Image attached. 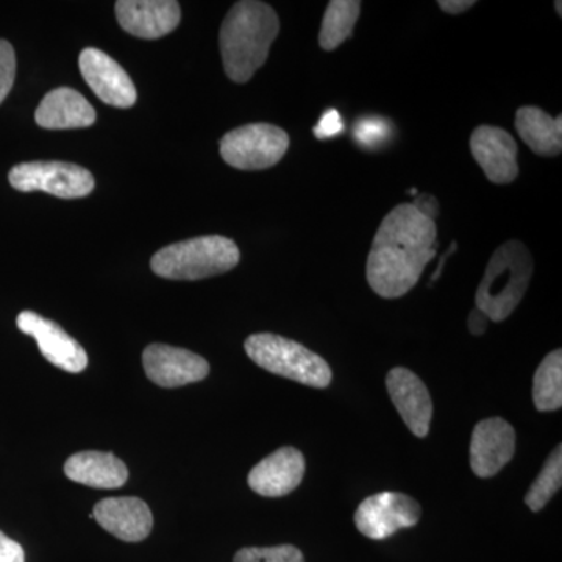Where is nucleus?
Segmentation results:
<instances>
[{"label": "nucleus", "instance_id": "nucleus-23", "mask_svg": "<svg viewBox=\"0 0 562 562\" xmlns=\"http://www.w3.org/2000/svg\"><path fill=\"white\" fill-rule=\"evenodd\" d=\"M562 484V449L558 446L543 464L538 479L531 484L530 491L525 495V503L531 512L538 513L546 508L553 495L561 490Z\"/></svg>", "mask_w": 562, "mask_h": 562}, {"label": "nucleus", "instance_id": "nucleus-1", "mask_svg": "<svg viewBox=\"0 0 562 562\" xmlns=\"http://www.w3.org/2000/svg\"><path fill=\"white\" fill-rule=\"evenodd\" d=\"M435 221L414 209L395 206L380 224L369 251L366 279L375 294L398 299L408 294L436 255Z\"/></svg>", "mask_w": 562, "mask_h": 562}, {"label": "nucleus", "instance_id": "nucleus-30", "mask_svg": "<svg viewBox=\"0 0 562 562\" xmlns=\"http://www.w3.org/2000/svg\"><path fill=\"white\" fill-rule=\"evenodd\" d=\"M487 324H490V317L486 314L480 312L479 308L472 310L469 314L468 327L473 336H482L486 331Z\"/></svg>", "mask_w": 562, "mask_h": 562}, {"label": "nucleus", "instance_id": "nucleus-24", "mask_svg": "<svg viewBox=\"0 0 562 562\" xmlns=\"http://www.w3.org/2000/svg\"><path fill=\"white\" fill-rule=\"evenodd\" d=\"M233 562H305L303 554L294 546L249 547L241 549Z\"/></svg>", "mask_w": 562, "mask_h": 562}, {"label": "nucleus", "instance_id": "nucleus-21", "mask_svg": "<svg viewBox=\"0 0 562 562\" xmlns=\"http://www.w3.org/2000/svg\"><path fill=\"white\" fill-rule=\"evenodd\" d=\"M361 2L355 0H333L322 20L319 44L324 50H335L353 33L360 18Z\"/></svg>", "mask_w": 562, "mask_h": 562}, {"label": "nucleus", "instance_id": "nucleus-3", "mask_svg": "<svg viewBox=\"0 0 562 562\" xmlns=\"http://www.w3.org/2000/svg\"><path fill=\"white\" fill-rule=\"evenodd\" d=\"M535 262L524 243L502 244L492 254L482 283L476 291V308L490 321L502 322L512 316L530 286Z\"/></svg>", "mask_w": 562, "mask_h": 562}, {"label": "nucleus", "instance_id": "nucleus-27", "mask_svg": "<svg viewBox=\"0 0 562 562\" xmlns=\"http://www.w3.org/2000/svg\"><path fill=\"white\" fill-rule=\"evenodd\" d=\"M344 131L341 114L336 110H328L322 114L319 124L314 127V135L319 139L331 138Z\"/></svg>", "mask_w": 562, "mask_h": 562}, {"label": "nucleus", "instance_id": "nucleus-22", "mask_svg": "<svg viewBox=\"0 0 562 562\" xmlns=\"http://www.w3.org/2000/svg\"><path fill=\"white\" fill-rule=\"evenodd\" d=\"M532 401L541 413L558 412L562 406V351H552L543 358L535 373Z\"/></svg>", "mask_w": 562, "mask_h": 562}, {"label": "nucleus", "instance_id": "nucleus-28", "mask_svg": "<svg viewBox=\"0 0 562 562\" xmlns=\"http://www.w3.org/2000/svg\"><path fill=\"white\" fill-rule=\"evenodd\" d=\"M0 562H25L24 549L0 531Z\"/></svg>", "mask_w": 562, "mask_h": 562}, {"label": "nucleus", "instance_id": "nucleus-19", "mask_svg": "<svg viewBox=\"0 0 562 562\" xmlns=\"http://www.w3.org/2000/svg\"><path fill=\"white\" fill-rule=\"evenodd\" d=\"M65 475L95 490H116L127 483L128 469L113 453L80 452L66 461Z\"/></svg>", "mask_w": 562, "mask_h": 562}, {"label": "nucleus", "instance_id": "nucleus-6", "mask_svg": "<svg viewBox=\"0 0 562 562\" xmlns=\"http://www.w3.org/2000/svg\"><path fill=\"white\" fill-rule=\"evenodd\" d=\"M290 149V136L277 125L258 122L225 133L221 157L239 171H262L281 161Z\"/></svg>", "mask_w": 562, "mask_h": 562}, {"label": "nucleus", "instance_id": "nucleus-18", "mask_svg": "<svg viewBox=\"0 0 562 562\" xmlns=\"http://www.w3.org/2000/svg\"><path fill=\"white\" fill-rule=\"evenodd\" d=\"M35 121L47 131L91 127L95 111L91 103L72 88H57L47 92L36 109Z\"/></svg>", "mask_w": 562, "mask_h": 562}, {"label": "nucleus", "instance_id": "nucleus-16", "mask_svg": "<svg viewBox=\"0 0 562 562\" xmlns=\"http://www.w3.org/2000/svg\"><path fill=\"white\" fill-rule=\"evenodd\" d=\"M91 517L103 530L125 542L144 541L154 527L149 505L138 497L103 498Z\"/></svg>", "mask_w": 562, "mask_h": 562}, {"label": "nucleus", "instance_id": "nucleus-10", "mask_svg": "<svg viewBox=\"0 0 562 562\" xmlns=\"http://www.w3.org/2000/svg\"><path fill=\"white\" fill-rule=\"evenodd\" d=\"M81 76L88 87L103 103L116 109H131L135 105L136 88L120 63L105 52L87 47L79 57Z\"/></svg>", "mask_w": 562, "mask_h": 562}, {"label": "nucleus", "instance_id": "nucleus-8", "mask_svg": "<svg viewBox=\"0 0 562 562\" xmlns=\"http://www.w3.org/2000/svg\"><path fill=\"white\" fill-rule=\"evenodd\" d=\"M419 503L401 492H380L366 498L355 513L358 531L373 541L390 538L402 528L419 524Z\"/></svg>", "mask_w": 562, "mask_h": 562}, {"label": "nucleus", "instance_id": "nucleus-5", "mask_svg": "<svg viewBox=\"0 0 562 562\" xmlns=\"http://www.w3.org/2000/svg\"><path fill=\"white\" fill-rule=\"evenodd\" d=\"M255 364L265 371L290 379L305 386L324 390L330 386L333 372L328 362L302 344L272 333H257L244 342Z\"/></svg>", "mask_w": 562, "mask_h": 562}, {"label": "nucleus", "instance_id": "nucleus-4", "mask_svg": "<svg viewBox=\"0 0 562 562\" xmlns=\"http://www.w3.org/2000/svg\"><path fill=\"white\" fill-rule=\"evenodd\" d=\"M241 251L232 239L210 235L171 244L151 257V271L169 280H202L232 271Z\"/></svg>", "mask_w": 562, "mask_h": 562}, {"label": "nucleus", "instance_id": "nucleus-20", "mask_svg": "<svg viewBox=\"0 0 562 562\" xmlns=\"http://www.w3.org/2000/svg\"><path fill=\"white\" fill-rule=\"evenodd\" d=\"M516 131L539 157H557L562 150V117H552L538 106H522L516 113Z\"/></svg>", "mask_w": 562, "mask_h": 562}, {"label": "nucleus", "instance_id": "nucleus-2", "mask_svg": "<svg viewBox=\"0 0 562 562\" xmlns=\"http://www.w3.org/2000/svg\"><path fill=\"white\" fill-rule=\"evenodd\" d=\"M280 32L276 10L265 2H236L222 22L220 46L228 79L247 83L265 65Z\"/></svg>", "mask_w": 562, "mask_h": 562}, {"label": "nucleus", "instance_id": "nucleus-25", "mask_svg": "<svg viewBox=\"0 0 562 562\" xmlns=\"http://www.w3.org/2000/svg\"><path fill=\"white\" fill-rule=\"evenodd\" d=\"M390 135V125L380 117H368L355 125V138L361 146H380Z\"/></svg>", "mask_w": 562, "mask_h": 562}, {"label": "nucleus", "instance_id": "nucleus-17", "mask_svg": "<svg viewBox=\"0 0 562 562\" xmlns=\"http://www.w3.org/2000/svg\"><path fill=\"white\" fill-rule=\"evenodd\" d=\"M305 475V458L294 447H281L249 473L250 490L261 497H284L297 490Z\"/></svg>", "mask_w": 562, "mask_h": 562}, {"label": "nucleus", "instance_id": "nucleus-26", "mask_svg": "<svg viewBox=\"0 0 562 562\" xmlns=\"http://www.w3.org/2000/svg\"><path fill=\"white\" fill-rule=\"evenodd\" d=\"M16 77V55L9 41L0 40V103L5 101Z\"/></svg>", "mask_w": 562, "mask_h": 562}, {"label": "nucleus", "instance_id": "nucleus-9", "mask_svg": "<svg viewBox=\"0 0 562 562\" xmlns=\"http://www.w3.org/2000/svg\"><path fill=\"white\" fill-rule=\"evenodd\" d=\"M143 366L151 383L168 390L202 382L210 373L209 361L201 355L166 344L146 347Z\"/></svg>", "mask_w": 562, "mask_h": 562}, {"label": "nucleus", "instance_id": "nucleus-32", "mask_svg": "<svg viewBox=\"0 0 562 562\" xmlns=\"http://www.w3.org/2000/svg\"><path fill=\"white\" fill-rule=\"evenodd\" d=\"M554 7H557L558 14H560V16H561V7H562V3H561V2H557V3H554Z\"/></svg>", "mask_w": 562, "mask_h": 562}, {"label": "nucleus", "instance_id": "nucleus-14", "mask_svg": "<svg viewBox=\"0 0 562 562\" xmlns=\"http://www.w3.org/2000/svg\"><path fill=\"white\" fill-rule=\"evenodd\" d=\"M117 22L125 32L143 40H157L180 24L179 2L173 0H120L114 5Z\"/></svg>", "mask_w": 562, "mask_h": 562}, {"label": "nucleus", "instance_id": "nucleus-31", "mask_svg": "<svg viewBox=\"0 0 562 562\" xmlns=\"http://www.w3.org/2000/svg\"><path fill=\"white\" fill-rule=\"evenodd\" d=\"M438 5L446 13L461 14L464 11L471 10L473 5H476V2H473V0H441V2H438Z\"/></svg>", "mask_w": 562, "mask_h": 562}, {"label": "nucleus", "instance_id": "nucleus-29", "mask_svg": "<svg viewBox=\"0 0 562 562\" xmlns=\"http://www.w3.org/2000/svg\"><path fill=\"white\" fill-rule=\"evenodd\" d=\"M414 209L419 213L427 216L428 220L435 221L439 216V202L438 199L432 198L430 194L416 195L413 203Z\"/></svg>", "mask_w": 562, "mask_h": 562}, {"label": "nucleus", "instance_id": "nucleus-15", "mask_svg": "<svg viewBox=\"0 0 562 562\" xmlns=\"http://www.w3.org/2000/svg\"><path fill=\"white\" fill-rule=\"evenodd\" d=\"M387 392L406 427L417 438L430 431L432 401L425 383L406 368H394L386 376Z\"/></svg>", "mask_w": 562, "mask_h": 562}, {"label": "nucleus", "instance_id": "nucleus-7", "mask_svg": "<svg viewBox=\"0 0 562 562\" xmlns=\"http://www.w3.org/2000/svg\"><path fill=\"white\" fill-rule=\"evenodd\" d=\"M9 180L14 190L47 192L61 199L87 198L94 190V177L88 169L65 161L22 162L11 169Z\"/></svg>", "mask_w": 562, "mask_h": 562}, {"label": "nucleus", "instance_id": "nucleus-12", "mask_svg": "<svg viewBox=\"0 0 562 562\" xmlns=\"http://www.w3.org/2000/svg\"><path fill=\"white\" fill-rule=\"evenodd\" d=\"M516 431L501 417L476 424L471 439V468L480 479H491L513 460Z\"/></svg>", "mask_w": 562, "mask_h": 562}, {"label": "nucleus", "instance_id": "nucleus-13", "mask_svg": "<svg viewBox=\"0 0 562 562\" xmlns=\"http://www.w3.org/2000/svg\"><path fill=\"white\" fill-rule=\"evenodd\" d=\"M471 150L487 179L495 184H508L519 176L516 140L503 128L482 125L471 136Z\"/></svg>", "mask_w": 562, "mask_h": 562}, {"label": "nucleus", "instance_id": "nucleus-11", "mask_svg": "<svg viewBox=\"0 0 562 562\" xmlns=\"http://www.w3.org/2000/svg\"><path fill=\"white\" fill-rule=\"evenodd\" d=\"M16 324L24 335L36 339L41 353L55 368L70 373L87 369V351L54 321L33 312H22Z\"/></svg>", "mask_w": 562, "mask_h": 562}]
</instances>
